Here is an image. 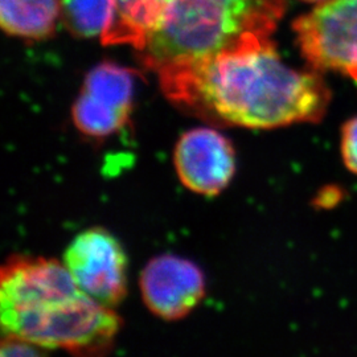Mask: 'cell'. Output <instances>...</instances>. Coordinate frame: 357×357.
I'll use <instances>...</instances> for the list:
<instances>
[{
  "mask_svg": "<svg viewBox=\"0 0 357 357\" xmlns=\"http://www.w3.org/2000/svg\"><path fill=\"white\" fill-rule=\"evenodd\" d=\"M158 76L172 102L220 125L277 128L317 123L331 102L321 73L284 64L271 38Z\"/></svg>",
  "mask_w": 357,
  "mask_h": 357,
  "instance_id": "cell-1",
  "label": "cell"
},
{
  "mask_svg": "<svg viewBox=\"0 0 357 357\" xmlns=\"http://www.w3.org/2000/svg\"><path fill=\"white\" fill-rule=\"evenodd\" d=\"M3 335L47 351L105 355L113 347L121 319L81 291L64 264L47 258H13L1 268Z\"/></svg>",
  "mask_w": 357,
  "mask_h": 357,
  "instance_id": "cell-2",
  "label": "cell"
},
{
  "mask_svg": "<svg viewBox=\"0 0 357 357\" xmlns=\"http://www.w3.org/2000/svg\"><path fill=\"white\" fill-rule=\"evenodd\" d=\"M284 0H169L139 51L158 75L270 38Z\"/></svg>",
  "mask_w": 357,
  "mask_h": 357,
  "instance_id": "cell-3",
  "label": "cell"
},
{
  "mask_svg": "<svg viewBox=\"0 0 357 357\" xmlns=\"http://www.w3.org/2000/svg\"><path fill=\"white\" fill-rule=\"evenodd\" d=\"M296 44L311 69L333 72L357 86V0H327L293 24Z\"/></svg>",
  "mask_w": 357,
  "mask_h": 357,
  "instance_id": "cell-4",
  "label": "cell"
},
{
  "mask_svg": "<svg viewBox=\"0 0 357 357\" xmlns=\"http://www.w3.org/2000/svg\"><path fill=\"white\" fill-rule=\"evenodd\" d=\"M63 261L79 290L97 303L114 310L125 299L128 258L109 230L91 228L79 233L66 248Z\"/></svg>",
  "mask_w": 357,
  "mask_h": 357,
  "instance_id": "cell-5",
  "label": "cell"
},
{
  "mask_svg": "<svg viewBox=\"0 0 357 357\" xmlns=\"http://www.w3.org/2000/svg\"><path fill=\"white\" fill-rule=\"evenodd\" d=\"M174 162L180 181L204 196H215L227 188L236 171L234 149L215 128H193L183 134Z\"/></svg>",
  "mask_w": 357,
  "mask_h": 357,
  "instance_id": "cell-6",
  "label": "cell"
},
{
  "mask_svg": "<svg viewBox=\"0 0 357 357\" xmlns=\"http://www.w3.org/2000/svg\"><path fill=\"white\" fill-rule=\"evenodd\" d=\"M141 290L146 306L156 317L181 319L204 298V274L191 261L159 255L143 268Z\"/></svg>",
  "mask_w": 357,
  "mask_h": 357,
  "instance_id": "cell-7",
  "label": "cell"
},
{
  "mask_svg": "<svg viewBox=\"0 0 357 357\" xmlns=\"http://www.w3.org/2000/svg\"><path fill=\"white\" fill-rule=\"evenodd\" d=\"M114 11L103 44H128L141 51L153 28L159 23L169 0H113Z\"/></svg>",
  "mask_w": 357,
  "mask_h": 357,
  "instance_id": "cell-8",
  "label": "cell"
},
{
  "mask_svg": "<svg viewBox=\"0 0 357 357\" xmlns=\"http://www.w3.org/2000/svg\"><path fill=\"white\" fill-rule=\"evenodd\" d=\"M60 13L61 0H0L3 29L26 40L51 36Z\"/></svg>",
  "mask_w": 357,
  "mask_h": 357,
  "instance_id": "cell-9",
  "label": "cell"
},
{
  "mask_svg": "<svg viewBox=\"0 0 357 357\" xmlns=\"http://www.w3.org/2000/svg\"><path fill=\"white\" fill-rule=\"evenodd\" d=\"M82 93L97 102L130 115L134 97V75L126 68L103 63L91 69Z\"/></svg>",
  "mask_w": 357,
  "mask_h": 357,
  "instance_id": "cell-10",
  "label": "cell"
},
{
  "mask_svg": "<svg viewBox=\"0 0 357 357\" xmlns=\"http://www.w3.org/2000/svg\"><path fill=\"white\" fill-rule=\"evenodd\" d=\"M113 11V0H61L65 26L79 38H102L112 23Z\"/></svg>",
  "mask_w": 357,
  "mask_h": 357,
  "instance_id": "cell-11",
  "label": "cell"
},
{
  "mask_svg": "<svg viewBox=\"0 0 357 357\" xmlns=\"http://www.w3.org/2000/svg\"><path fill=\"white\" fill-rule=\"evenodd\" d=\"M128 116L97 102L82 91L73 106V122L76 128L82 134L94 138L113 135L128 123Z\"/></svg>",
  "mask_w": 357,
  "mask_h": 357,
  "instance_id": "cell-12",
  "label": "cell"
},
{
  "mask_svg": "<svg viewBox=\"0 0 357 357\" xmlns=\"http://www.w3.org/2000/svg\"><path fill=\"white\" fill-rule=\"evenodd\" d=\"M340 155L345 168L357 176V115L349 118L342 128Z\"/></svg>",
  "mask_w": 357,
  "mask_h": 357,
  "instance_id": "cell-13",
  "label": "cell"
},
{
  "mask_svg": "<svg viewBox=\"0 0 357 357\" xmlns=\"http://www.w3.org/2000/svg\"><path fill=\"white\" fill-rule=\"evenodd\" d=\"M45 352L47 349L33 344L28 340L11 336V335H4L1 342L0 355L3 357L40 356V355H44Z\"/></svg>",
  "mask_w": 357,
  "mask_h": 357,
  "instance_id": "cell-14",
  "label": "cell"
},
{
  "mask_svg": "<svg viewBox=\"0 0 357 357\" xmlns=\"http://www.w3.org/2000/svg\"><path fill=\"white\" fill-rule=\"evenodd\" d=\"M303 1H308V3H318V4H320V3L327 1V0H303Z\"/></svg>",
  "mask_w": 357,
  "mask_h": 357,
  "instance_id": "cell-15",
  "label": "cell"
}]
</instances>
